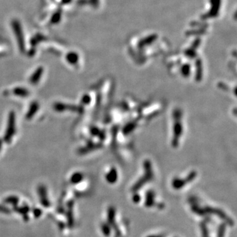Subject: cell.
<instances>
[{"mask_svg": "<svg viewBox=\"0 0 237 237\" xmlns=\"http://www.w3.org/2000/svg\"><path fill=\"white\" fill-rule=\"evenodd\" d=\"M15 113L13 111H10L8 116L7 129L3 136V141L7 144L10 143L14 134H15Z\"/></svg>", "mask_w": 237, "mask_h": 237, "instance_id": "6da1fadb", "label": "cell"}, {"mask_svg": "<svg viewBox=\"0 0 237 237\" xmlns=\"http://www.w3.org/2000/svg\"><path fill=\"white\" fill-rule=\"evenodd\" d=\"M53 108L54 110L57 112H64L66 111H71L73 112L77 113H82L83 108L81 106H77L75 105H70V104H67L62 102H56L53 104Z\"/></svg>", "mask_w": 237, "mask_h": 237, "instance_id": "7a4b0ae2", "label": "cell"}, {"mask_svg": "<svg viewBox=\"0 0 237 237\" xmlns=\"http://www.w3.org/2000/svg\"><path fill=\"white\" fill-rule=\"evenodd\" d=\"M38 193L39 195V198L40 203L44 208H49L50 206L48 197H47V193L46 186L43 184H40L38 187Z\"/></svg>", "mask_w": 237, "mask_h": 237, "instance_id": "3957f363", "label": "cell"}, {"mask_svg": "<svg viewBox=\"0 0 237 237\" xmlns=\"http://www.w3.org/2000/svg\"><path fill=\"white\" fill-rule=\"evenodd\" d=\"M40 105L38 102H37V101H33V102H32L31 104H30L27 113H26V118H27V120H30L31 118H32L36 113H37V111H38Z\"/></svg>", "mask_w": 237, "mask_h": 237, "instance_id": "277c9868", "label": "cell"}, {"mask_svg": "<svg viewBox=\"0 0 237 237\" xmlns=\"http://www.w3.org/2000/svg\"><path fill=\"white\" fill-rule=\"evenodd\" d=\"M43 68L40 67L35 71V72L33 73L32 75L30 77L29 81L30 84L33 85H36L38 83L40 79H41L42 74H43Z\"/></svg>", "mask_w": 237, "mask_h": 237, "instance_id": "5b68a950", "label": "cell"}, {"mask_svg": "<svg viewBox=\"0 0 237 237\" xmlns=\"http://www.w3.org/2000/svg\"><path fill=\"white\" fill-rule=\"evenodd\" d=\"M13 93L15 96L21 97V98H27L29 96L30 92L28 90L23 87H16L13 90Z\"/></svg>", "mask_w": 237, "mask_h": 237, "instance_id": "8992f818", "label": "cell"}, {"mask_svg": "<svg viewBox=\"0 0 237 237\" xmlns=\"http://www.w3.org/2000/svg\"><path fill=\"white\" fill-rule=\"evenodd\" d=\"M83 175L80 172H76L73 173L70 178V182L73 184H77L81 182L83 179Z\"/></svg>", "mask_w": 237, "mask_h": 237, "instance_id": "52a82bcc", "label": "cell"}, {"mask_svg": "<svg viewBox=\"0 0 237 237\" xmlns=\"http://www.w3.org/2000/svg\"><path fill=\"white\" fill-rule=\"evenodd\" d=\"M101 229L102 233L105 236H109L111 233V227L108 223H103L101 226Z\"/></svg>", "mask_w": 237, "mask_h": 237, "instance_id": "ba28073f", "label": "cell"}, {"mask_svg": "<svg viewBox=\"0 0 237 237\" xmlns=\"http://www.w3.org/2000/svg\"><path fill=\"white\" fill-rule=\"evenodd\" d=\"M154 195L153 194H148V195L147 196V198H146V203H145V205L146 207L148 208H150V207H152L153 205L154 204Z\"/></svg>", "mask_w": 237, "mask_h": 237, "instance_id": "9c48e42d", "label": "cell"}, {"mask_svg": "<svg viewBox=\"0 0 237 237\" xmlns=\"http://www.w3.org/2000/svg\"><path fill=\"white\" fill-rule=\"evenodd\" d=\"M116 173L115 171H111L110 172H109L108 175H106V180L110 183H113L116 181Z\"/></svg>", "mask_w": 237, "mask_h": 237, "instance_id": "30bf717a", "label": "cell"}, {"mask_svg": "<svg viewBox=\"0 0 237 237\" xmlns=\"http://www.w3.org/2000/svg\"><path fill=\"white\" fill-rule=\"evenodd\" d=\"M18 201H19V200H18V198L16 197V196H9V197L7 198L5 200V202L10 203V204L14 205V206H16L18 203Z\"/></svg>", "mask_w": 237, "mask_h": 237, "instance_id": "8fae6325", "label": "cell"}, {"mask_svg": "<svg viewBox=\"0 0 237 237\" xmlns=\"http://www.w3.org/2000/svg\"><path fill=\"white\" fill-rule=\"evenodd\" d=\"M67 59L68 61V62L70 64H73L74 65L78 60V57L75 53H70L67 56Z\"/></svg>", "mask_w": 237, "mask_h": 237, "instance_id": "7c38bea8", "label": "cell"}, {"mask_svg": "<svg viewBox=\"0 0 237 237\" xmlns=\"http://www.w3.org/2000/svg\"><path fill=\"white\" fill-rule=\"evenodd\" d=\"M15 210L17 212L22 213V214L24 215L28 212V211H29V208H28V206L27 205H24L23 206H22V207H20V208L16 207Z\"/></svg>", "mask_w": 237, "mask_h": 237, "instance_id": "4fadbf2b", "label": "cell"}, {"mask_svg": "<svg viewBox=\"0 0 237 237\" xmlns=\"http://www.w3.org/2000/svg\"><path fill=\"white\" fill-rule=\"evenodd\" d=\"M91 98L88 94H85L82 97L81 99V103L82 105H88L90 103Z\"/></svg>", "mask_w": 237, "mask_h": 237, "instance_id": "5bb4252c", "label": "cell"}, {"mask_svg": "<svg viewBox=\"0 0 237 237\" xmlns=\"http://www.w3.org/2000/svg\"><path fill=\"white\" fill-rule=\"evenodd\" d=\"M42 211L41 210H40L39 208H35V209L33 210V214H34L35 217H40V215H42Z\"/></svg>", "mask_w": 237, "mask_h": 237, "instance_id": "9a60e30c", "label": "cell"}, {"mask_svg": "<svg viewBox=\"0 0 237 237\" xmlns=\"http://www.w3.org/2000/svg\"><path fill=\"white\" fill-rule=\"evenodd\" d=\"M0 212L4 213H8L9 212V210L8 208L5 207L3 205H0Z\"/></svg>", "mask_w": 237, "mask_h": 237, "instance_id": "2e32d148", "label": "cell"}, {"mask_svg": "<svg viewBox=\"0 0 237 237\" xmlns=\"http://www.w3.org/2000/svg\"><path fill=\"white\" fill-rule=\"evenodd\" d=\"M133 201L135 203H139L140 201V198L138 195H135L133 197Z\"/></svg>", "mask_w": 237, "mask_h": 237, "instance_id": "e0dca14e", "label": "cell"}, {"mask_svg": "<svg viewBox=\"0 0 237 237\" xmlns=\"http://www.w3.org/2000/svg\"><path fill=\"white\" fill-rule=\"evenodd\" d=\"M3 140H2L1 138H0V151H1L2 146H3Z\"/></svg>", "mask_w": 237, "mask_h": 237, "instance_id": "ac0fdd59", "label": "cell"}, {"mask_svg": "<svg viewBox=\"0 0 237 237\" xmlns=\"http://www.w3.org/2000/svg\"><path fill=\"white\" fill-rule=\"evenodd\" d=\"M148 237H162V236L160 235H151V236H149Z\"/></svg>", "mask_w": 237, "mask_h": 237, "instance_id": "d6986e66", "label": "cell"}]
</instances>
